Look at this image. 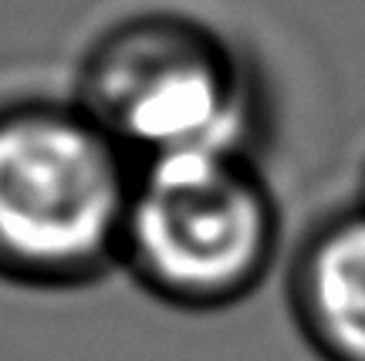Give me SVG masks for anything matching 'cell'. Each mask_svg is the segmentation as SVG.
Returning a JSON list of instances; mask_svg holds the SVG:
<instances>
[{"mask_svg": "<svg viewBox=\"0 0 365 361\" xmlns=\"http://www.w3.org/2000/svg\"><path fill=\"white\" fill-rule=\"evenodd\" d=\"M359 206L365 209V179H362V199H359Z\"/></svg>", "mask_w": 365, "mask_h": 361, "instance_id": "cell-5", "label": "cell"}, {"mask_svg": "<svg viewBox=\"0 0 365 361\" xmlns=\"http://www.w3.org/2000/svg\"><path fill=\"white\" fill-rule=\"evenodd\" d=\"M132 176L91 115H0V284L68 294L118 273Z\"/></svg>", "mask_w": 365, "mask_h": 361, "instance_id": "cell-2", "label": "cell"}, {"mask_svg": "<svg viewBox=\"0 0 365 361\" xmlns=\"http://www.w3.org/2000/svg\"><path fill=\"white\" fill-rule=\"evenodd\" d=\"M284 297L318 361H365V209H335L304 233Z\"/></svg>", "mask_w": 365, "mask_h": 361, "instance_id": "cell-4", "label": "cell"}, {"mask_svg": "<svg viewBox=\"0 0 365 361\" xmlns=\"http://www.w3.org/2000/svg\"><path fill=\"white\" fill-rule=\"evenodd\" d=\"M91 118L135 166L193 152L247 155L240 85L217 58L176 41H143L115 54L98 75Z\"/></svg>", "mask_w": 365, "mask_h": 361, "instance_id": "cell-3", "label": "cell"}, {"mask_svg": "<svg viewBox=\"0 0 365 361\" xmlns=\"http://www.w3.org/2000/svg\"><path fill=\"white\" fill-rule=\"evenodd\" d=\"M281 236V206L247 155H166L135 166L118 271L173 310L217 314L261 291Z\"/></svg>", "mask_w": 365, "mask_h": 361, "instance_id": "cell-1", "label": "cell"}]
</instances>
